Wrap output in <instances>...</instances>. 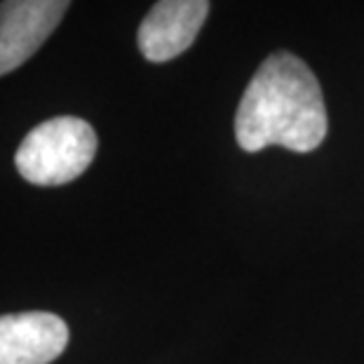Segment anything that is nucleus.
<instances>
[{"mask_svg": "<svg viewBox=\"0 0 364 364\" xmlns=\"http://www.w3.org/2000/svg\"><path fill=\"white\" fill-rule=\"evenodd\" d=\"M329 129L315 73L291 52H273L252 75L235 113V139L247 153L284 146L311 153Z\"/></svg>", "mask_w": 364, "mask_h": 364, "instance_id": "obj_1", "label": "nucleus"}, {"mask_svg": "<svg viewBox=\"0 0 364 364\" xmlns=\"http://www.w3.org/2000/svg\"><path fill=\"white\" fill-rule=\"evenodd\" d=\"M97 132L90 122L73 115L45 120L33 127L19 144V174L36 186L68 183L92 165L97 156Z\"/></svg>", "mask_w": 364, "mask_h": 364, "instance_id": "obj_2", "label": "nucleus"}, {"mask_svg": "<svg viewBox=\"0 0 364 364\" xmlns=\"http://www.w3.org/2000/svg\"><path fill=\"white\" fill-rule=\"evenodd\" d=\"M71 0H3L0 3V75L14 71L43 48L61 24Z\"/></svg>", "mask_w": 364, "mask_h": 364, "instance_id": "obj_3", "label": "nucleus"}, {"mask_svg": "<svg viewBox=\"0 0 364 364\" xmlns=\"http://www.w3.org/2000/svg\"><path fill=\"white\" fill-rule=\"evenodd\" d=\"M207 14L209 0H158L139 26V52L153 64L172 61L196 43Z\"/></svg>", "mask_w": 364, "mask_h": 364, "instance_id": "obj_4", "label": "nucleus"}, {"mask_svg": "<svg viewBox=\"0 0 364 364\" xmlns=\"http://www.w3.org/2000/svg\"><path fill=\"white\" fill-rule=\"evenodd\" d=\"M68 327L45 311L0 315V364H50L66 350Z\"/></svg>", "mask_w": 364, "mask_h": 364, "instance_id": "obj_5", "label": "nucleus"}]
</instances>
